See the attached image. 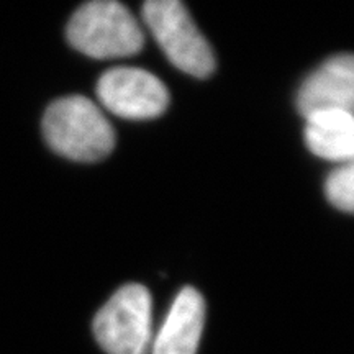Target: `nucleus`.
Here are the masks:
<instances>
[{
	"label": "nucleus",
	"instance_id": "nucleus-1",
	"mask_svg": "<svg viewBox=\"0 0 354 354\" xmlns=\"http://www.w3.org/2000/svg\"><path fill=\"white\" fill-rule=\"evenodd\" d=\"M43 136L53 151L81 162L107 158L115 146V133L92 100L71 95L53 102L43 117Z\"/></svg>",
	"mask_w": 354,
	"mask_h": 354
},
{
	"label": "nucleus",
	"instance_id": "nucleus-2",
	"mask_svg": "<svg viewBox=\"0 0 354 354\" xmlns=\"http://www.w3.org/2000/svg\"><path fill=\"white\" fill-rule=\"evenodd\" d=\"M66 35L74 50L95 59L133 56L145 43L135 17L113 0H95L79 7L71 17Z\"/></svg>",
	"mask_w": 354,
	"mask_h": 354
},
{
	"label": "nucleus",
	"instance_id": "nucleus-3",
	"mask_svg": "<svg viewBox=\"0 0 354 354\" xmlns=\"http://www.w3.org/2000/svg\"><path fill=\"white\" fill-rule=\"evenodd\" d=\"M143 19L167 59L194 77H209L215 69L210 44L202 37L189 12L177 0H148Z\"/></svg>",
	"mask_w": 354,
	"mask_h": 354
},
{
	"label": "nucleus",
	"instance_id": "nucleus-4",
	"mask_svg": "<svg viewBox=\"0 0 354 354\" xmlns=\"http://www.w3.org/2000/svg\"><path fill=\"white\" fill-rule=\"evenodd\" d=\"M97 342L109 354H146L151 344V295L146 287L118 289L94 320Z\"/></svg>",
	"mask_w": 354,
	"mask_h": 354
},
{
	"label": "nucleus",
	"instance_id": "nucleus-5",
	"mask_svg": "<svg viewBox=\"0 0 354 354\" xmlns=\"http://www.w3.org/2000/svg\"><path fill=\"white\" fill-rule=\"evenodd\" d=\"M97 95L105 109L128 120L159 117L169 105V92L161 79L138 68H115L102 74Z\"/></svg>",
	"mask_w": 354,
	"mask_h": 354
},
{
	"label": "nucleus",
	"instance_id": "nucleus-6",
	"mask_svg": "<svg viewBox=\"0 0 354 354\" xmlns=\"http://www.w3.org/2000/svg\"><path fill=\"white\" fill-rule=\"evenodd\" d=\"M297 109L305 118L325 110L354 115V55H338L313 71L300 87Z\"/></svg>",
	"mask_w": 354,
	"mask_h": 354
},
{
	"label": "nucleus",
	"instance_id": "nucleus-7",
	"mask_svg": "<svg viewBox=\"0 0 354 354\" xmlns=\"http://www.w3.org/2000/svg\"><path fill=\"white\" fill-rule=\"evenodd\" d=\"M205 304L192 287L177 294L153 343V354H196L201 342Z\"/></svg>",
	"mask_w": 354,
	"mask_h": 354
},
{
	"label": "nucleus",
	"instance_id": "nucleus-8",
	"mask_svg": "<svg viewBox=\"0 0 354 354\" xmlns=\"http://www.w3.org/2000/svg\"><path fill=\"white\" fill-rule=\"evenodd\" d=\"M305 141L318 158L328 161H354V115L325 110L307 117Z\"/></svg>",
	"mask_w": 354,
	"mask_h": 354
},
{
	"label": "nucleus",
	"instance_id": "nucleus-9",
	"mask_svg": "<svg viewBox=\"0 0 354 354\" xmlns=\"http://www.w3.org/2000/svg\"><path fill=\"white\" fill-rule=\"evenodd\" d=\"M326 197L336 209L354 214V161L344 162L328 176Z\"/></svg>",
	"mask_w": 354,
	"mask_h": 354
}]
</instances>
